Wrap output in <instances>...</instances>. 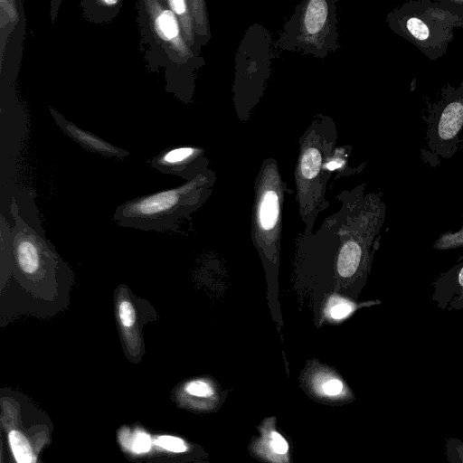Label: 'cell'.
I'll return each instance as SVG.
<instances>
[{"label": "cell", "mask_w": 463, "mask_h": 463, "mask_svg": "<svg viewBox=\"0 0 463 463\" xmlns=\"http://www.w3.org/2000/svg\"><path fill=\"white\" fill-rule=\"evenodd\" d=\"M11 242L7 268L22 291L41 301H56L60 294L69 300L73 272L45 237L17 214L11 228Z\"/></svg>", "instance_id": "6da1fadb"}, {"label": "cell", "mask_w": 463, "mask_h": 463, "mask_svg": "<svg viewBox=\"0 0 463 463\" xmlns=\"http://www.w3.org/2000/svg\"><path fill=\"white\" fill-rule=\"evenodd\" d=\"M383 220V210L372 207L344 225L335 265L339 287L358 288L364 284L372 263V247Z\"/></svg>", "instance_id": "7a4b0ae2"}, {"label": "cell", "mask_w": 463, "mask_h": 463, "mask_svg": "<svg viewBox=\"0 0 463 463\" xmlns=\"http://www.w3.org/2000/svg\"><path fill=\"white\" fill-rule=\"evenodd\" d=\"M189 189L160 192L127 203L119 207L114 220L124 228L141 231L170 232L178 229V222L191 211Z\"/></svg>", "instance_id": "3957f363"}, {"label": "cell", "mask_w": 463, "mask_h": 463, "mask_svg": "<svg viewBox=\"0 0 463 463\" xmlns=\"http://www.w3.org/2000/svg\"><path fill=\"white\" fill-rule=\"evenodd\" d=\"M113 306L124 354L129 361L138 363L146 353L143 329L159 315L147 299L136 295L125 283L114 289Z\"/></svg>", "instance_id": "277c9868"}, {"label": "cell", "mask_w": 463, "mask_h": 463, "mask_svg": "<svg viewBox=\"0 0 463 463\" xmlns=\"http://www.w3.org/2000/svg\"><path fill=\"white\" fill-rule=\"evenodd\" d=\"M280 203L279 194L267 189L261 194L256 209L253 237L263 263L276 272L280 241Z\"/></svg>", "instance_id": "5b68a950"}, {"label": "cell", "mask_w": 463, "mask_h": 463, "mask_svg": "<svg viewBox=\"0 0 463 463\" xmlns=\"http://www.w3.org/2000/svg\"><path fill=\"white\" fill-rule=\"evenodd\" d=\"M432 300L441 309H463V260L435 279Z\"/></svg>", "instance_id": "8992f818"}, {"label": "cell", "mask_w": 463, "mask_h": 463, "mask_svg": "<svg viewBox=\"0 0 463 463\" xmlns=\"http://www.w3.org/2000/svg\"><path fill=\"white\" fill-rule=\"evenodd\" d=\"M463 125V104L459 101L449 103L443 110L439 122V136L443 140L456 137Z\"/></svg>", "instance_id": "52a82bcc"}, {"label": "cell", "mask_w": 463, "mask_h": 463, "mask_svg": "<svg viewBox=\"0 0 463 463\" xmlns=\"http://www.w3.org/2000/svg\"><path fill=\"white\" fill-rule=\"evenodd\" d=\"M327 17V5L323 0H312L309 2L305 14V27L307 31L315 34L323 27Z\"/></svg>", "instance_id": "ba28073f"}, {"label": "cell", "mask_w": 463, "mask_h": 463, "mask_svg": "<svg viewBox=\"0 0 463 463\" xmlns=\"http://www.w3.org/2000/svg\"><path fill=\"white\" fill-rule=\"evenodd\" d=\"M9 443L17 463H35L36 458L28 439L18 430L9 433Z\"/></svg>", "instance_id": "9c48e42d"}, {"label": "cell", "mask_w": 463, "mask_h": 463, "mask_svg": "<svg viewBox=\"0 0 463 463\" xmlns=\"http://www.w3.org/2000/svg\"><path fill=\"white\" fill-rule=\"evenodd\" d=\"M322 156L318 149L315 147L307 148L301 158L300 169L302 175L306 179L315 178L321 167Z\"/></svg>", "instance_id": "30bf717a"}, {"label": "cell", "mask_w": 463, "mask_h": 463, "mask_svg": "<svg viewBox=\"0 0 463 463\" xmlns=\"http://www.w3.org/2000/svg\"><path fill=\"white\" fill-rule=\"evenodd\" d=\"M463 247V224L457 232H447L439 236L433 244L438 250H454Z\"/></svg>", "instance_id": "8fae6325"}, {"label": "cell", "mask_w": 463, "mask_h": 463, "mask_svg": "<svg viewBox=\"0 0 463 463\" xmlns=\"http://www.w3.org/2000/svg\"><path fill=\"white\" fill-rule=\"evenodd\" d=\"M354 309V305L353 303L346 299L335 297L330 298L326 310L331 318L340 320L347 317Z\"/></svg>", "instance_id": "7c38bea8"}, {"label": "cell", "mask_w": 463, "mask_h": 463, "mask_svg": "<svg viewBox=\"0 0 463 463\" xmlns=\"http://www.w3.org/2000/svg\"><path fill=\"white\" fill-rule=\"evenodd\" d=\"M156 25L165 39H172L178 33V26L174 14L169 11L163 12L156 20Z\"/></svg>", "instance_id": "4fadbf2b"}, {"label": "cell", "mask_w": 463, "mask_h": 463, "mask_svg": "<svg viewBox=\"0 0 463 463\" xmlns=\"http://www.w3.org/2000/svg\"><path fill=\"white\" fill-rule=\"evenodd\" d=\"M447 463H463V441L449 438L445 444Z\"/></svg>", "instance_id": "5bb4252c"}, {"label": "cell", "mask_w": 463, "mask_h": 463, "mask_svg": "<svg viewBox=\"0 0 463 463\" xmlns=\"http://www.w3.org/2000/svg\"><path fill=\"white\" fill-rule=\"evenodd\" d=\"M156 443L159 447L172 452H184L186 450V446L184 440L174 436H159L156 439Z\"/></svg>", "instance_id": "9a60e30c"}, {"label": "cell", "mask_w": 463, "mask_h": 463, "mask_svg": "<svg viewBox=\"0 0 463 463\" xmlns=\"http://www.w3.org/2000/svg\"><path fill=\"white\" fill-rule=\"evenodd\" d=\"M406 26L410 33L419 41H425L430 35L427 25L416 17L408 19Z\"/></svg>", "instance_id": "2e32d148"}, {"label": "cell", "mask_w": 463, "mask_h": 463, "mask_svg": "<svg viewBox=\"0 0 463 463\" xmlns=\"http://www.w3.org/2000/svg\"><path fill=\"white\" fill-rule=\"evenodd\" d=\"M152 445L151 438L145 432H137L132 440L129 441V447L136 453H144L150 449Z\"/></svg>", "instance_id": "e0dca14e"}, {"label": "cell", "mask_w": 463, "mask_h": 463, "mask_svg": "<svg viewBox=\"0 0 463 463\" xmlns=\"http://www.w3.org/2000/svg\"><path fill=\"white\" fill-rule=\"evenodd\" d=\"M185 391L194 396L207 397L213 394L212 387L203 381H193L185 386Z\"/></svg>", "instance_id": "ac0fdd59"}, {"label": "cell", "mask_w": 463, "mask_h": 463, "mask_svg": "<svg viewBox=\"0 0 463 463\" xmlns=\"http://www.w3.org/2000/svg\"><path fill=\"white\" fill-rule=\"evenodd\" d=\"M193 152L194 149L187 147L175 149L166 154L165 160L170 163L180 162L191 156Z\"/></svg>", "instance_id": "d6986e66"}, {"label": "cell", "mask_w": 463, "mask_h": 463, "mask_svg": "<svg viewBox=\"0 0 463 463\" xmlns=\"http://www.w3.org/2000/svg\"><path fill=\"white\" fill-rule=\"evenodd\" d=\"M271 446L275 452L284 454L288 451V445L286 439L278 432L272 433Z\"/></svg>", "instance_id": "ffe728a7"}, {"label": "cell", "mask_w": 463, "mask_h": 463, "mask_svg": "<svg viewBox=\"0 0 463 463\" xmlns=\"http://www.w3.org/2000/svg\"><path fill=\"white\" fill-rule=\"evenodd\" d=\"M343 389V383L337 379H331L325 383L324 392L328 395H336Z\"/></svg>", "instance_id": "44dd1931"}, {"label": "cell", "mask_w": 463, "mask_h": 463, "mask_svg": "<svg viewBox=\"0 0 463 463\" xmlns=\"http://www.w3.org/2000/svg\"><path fill=\"white\" fill-rule=\"evenodd\" d=\"M173 10L177 14H182L185 11V3L183 0L170 1Z\"/></svg>", "instance_id": "7402d4cb"}, {"label": "cell", "mask_w": 463, "mask_h": 463, "mask_svg": "<svg viewBox=\"0 0 463 463\" xmlns=\"http://www.w3.org/2000/svg\"><path fill=\"white\" fill-rule=\"evenodd\" d=\"M341 165H342V163H339V162H337V161L334 160V161H331V162L327 163V164L326 165V167L327 169H329V170H335V169H336V168L341 167Z\"/></svg>", "instance_id": "603a6c76"}]
</instances>
